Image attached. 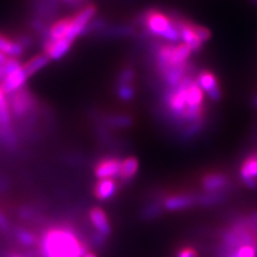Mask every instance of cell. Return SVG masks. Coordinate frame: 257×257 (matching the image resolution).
Segmentation results:
<instances>
[{"label":"cell","instance_id":"7402d4cb","mask_svg":"<svg viewBox=\"0 0 257 257\" xmlns=\"http://www.w3.org/2000/svg\"><path fill=\"white\" fill-rule=\"evenodd\" d=\"M194 29H195L197 37L200 39V41H202L203 43H206L208 40L211 38V32L209 31V29H207L206 27L195 25L194 24Z\"/></svg>","mask_w":257,"mask_h":257},{"label":"cell","instance_id":"3957f363","mask_svg":"<svg viewBox=\"0 0 257 257\" xmlns=\"http://www.w3.org/2000/svg\"><path fill=\"white\" fill-rule=\"evenodd\" d=\"M95 12L96 8L92 5H89L80 10L74 18H71V30L69 35V39L71 41L74 42V40L82 34L86 26L95 15Z\"/></svg>","mask_w":257,"mask_h":257},{"label":"cell","instance_id":"603a6c76","mask_svg":"<svg viewBox=\"0 0 257 257\" xmlns=\"http://www.w3.org/2000/svg\"><path fill=\"white\" fill-rule=\"evenodd\" d=\"M111 122L117 126H127L131 123V119L124 116H117L111 119Z\"/></svg>","mask_w":257,"mask_h":257},{"label":"cell","instance_id":"7a4b0ae2","mask_svg":"<svg viewBox=\"0 0 257 257\" xmlns=\"http://www.w3.org/2000/svg\"><path fill=\"white\" fill-rule=\"evenodd\" d=\"M145 21H146L147 29L151 34L157 37H161L162 39H164L167 32L175 25V20L156 10L148 11Z\"/></svg>","mask_w":257,"mask_h":257},{"label":"cell","instance_id":"f546056e","mask_svg":"<svg viewBox=\"0 0 257 257\" xmlns=\"http://www.w3.org/2000/svg\"><path fill=\"white\" fill-rule=\"evenodd\" d=\"M82 257H96L94 254H92V253H86V254H84Z\"/></svg>","mask_w":257,"mask_h":257},{"label":"cell","instance_id":"2e32d148","mask_svg":"<svg viewBox=\"0 0 257 257\" xmlns=\"http://www.w3.org/2000/svg\"><path fill=\"white\" fill-rule=\"evenodd\" d=\"M226 184H227V177L223 174H209L203 180L204 189L210 192L223 189Z\"/></svg>","mask_w":257,"mask_h":257},{"label":"cell","instance_id":"f1b7e54d","mask_svg":"<svg viewBox=\"0 0 257 257\" xmlns=\"http://www.w3.org/2000/svg\"><path fill=\"white\" fill-rule=\"evenodd\" d=\"M251 219L254 221V223L257 225V211L254 212L252 215H251Z\"/></svg>","mask_w":257,"mask_h":257},{"label":"cell","instance_id":"5b68a950","mask_svg":"<svg viewBox=\"0 0 257 257\" xmlns=\"http://www.w3.org/2000/svg\"><path fill=\"white\" fill-rule=\"evenodd\" d=\"M177 25H178L179 31H180V38L181 42L188 45L192 52H196L200 50V47L203 46V42L200 41V39L197 37L195 29H194V24H192L187 21H176Z\"/></svg>","mask_w":257,"mask_h":257},{"label":"cell","instance_id":"7c38bea8","mask_svg":"<svg viewBox=\"0 0 257 257\" xmlns=\"http://www.w3.org/2000/svg\"><path fill=\"white\" fill-rule=\"evenodd\" d=\"M0 52L4 53L7 57L18 58L24 53V46L16 40L9 39L5 35L0 34Z\"/></svg>","mask_w":257,"mask_h":257},{"label":"cell","instance_id":"9a60e30c","mask_svg":"<svg viewBox=\"0 0 257 257\" xmlns=\"http://www.w3.org/2000/svg\"><path fill=\"white\" fill-rule=\"evenodd\" d=\"M194 197L189 195H176L168 197L165 202L164 206L168 210H180V209L188 208L194 204Z\"/></svg>","mask_w":257,"mask_h":257},{"label":"cell","instance_id":"4316f807","mask_svg":"<svg viewBox=\"0 0 257 257\" xmlns=\"http://www.w3.org/2000/svg\"><path fill=\"white\" fill-rule=\"evenodd\" d=\"M6 99V94H5V92H4V90H3V87H2V85H0V104H2L3 102H4V100Z\"/></svg>","mask_w":257,"mask_h":257},{"label":"cell","instance_id":"5bb4252c","mask_svg":"<svg viewBox=\"0 0 257 257\" xmlns=\"http://www.w3.org/2000/svg\"><path fill=\"white\" fill-rule=\"evenodd\" d=\"M117 191L115 179H99L95 184L94 194L100 200H106L114 196Z\"/></svg>","mask_w":257,"mask_h":257},{"label":"cell","instance_id":"ffe728a7","mask_svg":"<svg viewBox=\"0 0 257 257\" xmlns=\"http://www.w3.org/2000/svg\"><path fill=\"white\" fill-rule=\"evenodd\" d=\"M16 237H18L20 242L24 245H32L36 242V237L31 232L24 229H20L16 232Z\"/></svg>","mask_w":257,"mask_h":257},{"label":"cell","instance_id":"d6a6232c","mask_svg":"<svg viewBox=\"0 0 257 257\" xmlns=\"http://www.w3.org/2000/svg\"><path fill=\"white\" fill-rule=\"evenodd\" d=\"M12 257H22V256H20V255H14V256H12Z\"/></svg>","mask_w":257,"mask_h":257},{"label":"cell","instance_id":"4dcf8cb0","mask_svg":"<svg viewBox=\"0 0 257 257\" xmlns=\"http://www.w3.org/2000/svg\"><path fill=\"white\" fill-rule=\"evenodd\" d=\"M64 2H67V3H77L78 0H64Z\"/></svg>","mask_w":257,"mask_h":257},{"label":"cell","instance_id":"9c48e42d","mask_svg":"<svg viewBox=\"0 0 257 257\" xmlns=\"http://www.w3.org/2000/svg\"><path fill=\"white\" fill-rule=\"evenodd\" d=\"M73 44V42L68 39L58 40V41H48L44 45V54L51 60H58L66 55Z\"/></svg>","mask_w":257,"mask_h":257},{"label":"cell","instance_id":"44dd1931","mask_svg":"<svg viewBox=\"0 0 257 257\" xmlns=\"http://www.w3.org/2000/svg\"><path fill=\"white\" fill-rule=\"evenodd\" d=\"M118 93L120 98L124 101L131 100L134 96V90L131 85H120Z\"/></svg>","mask_w":257,"mask_h":257},{"label":"cell","instance_id":"d4e9b609","mask_svg":"<svg viewBox=\"0 0 257 257\" xmlns=\"http://www.w3.org/2000/svg\"><path fill=\"white\" fill-rule=\"evenodd\" d=\"M177 257H197V253L191 247H184L178 252Z\"/></svg>","mask_w":257,"mask_h":257},{"label":"cell","instance_id":"83f0119b","mask_svg":"<svg viewBox=\"0 0 257 257\" xmlns=\"http://www.w3.org/2000/svg\"><path fill=\"white\" fill-rule=\"evenodd\" d=\"M7 59H8L7 56H6L4 53L0 52V66H2V64H4Z\"/></svg>","mask_w":257,"mask_h":257},{"label":"cell","instance_id":"8992f818","mask_svg":"<svg viewBox=\"0 0 257 257\" xmlns=\"http://www.w3.org/2000/svg\"><path fill=\"white\" fill-rule=\"evenodd\" d=\"M196 83L200 89L207 92L208 96L213 101H218L221 98V89L216 77L209 71H203L199 73Z\"/></svg>","mask_w":257,"mask_h":257},{"label":"cell","instance_id":"484cf974","mask_svg":"<svg viewBox=\"0 0 257 257\" xmlns=\"http://www.w3.org/2000/svg\"><path fill=\"white\" fill-rule=\"evenodd\" d=\"M8 228H9V224H8L6 216L0 212V229L3 231H6Z\"/></svg>","mask_w":257,"mask_h":257},{"label":"cell","instance_id":"836d02e7","mask_svg":"<svg viewBox=\"0 0 257 257\" xmlns=\"http://www.w3.org/2000/svg\"><path fill=\"white\" fill-rule=\"evenodd\" d=\"M256 2H257V0H256Z\"/></svg>","mask_w":257,"mask_h":257},{"label":"cell","instance_id":"52a82bcc","mask_svg":"<svg viewBox=\"0 0 257 257\" xmlns=\"http://www.w3.org/2000/svg\"><path fill=\"white\" fill-rule=\"evenodd\" d=\"M121 162L117 159H104L95 166V176L98 179H115L120 177Z\"/></svg>","mask_w":257,"mask_h":257},{"label":"cell","instance_id":"4fadbf2b","mask_svg":"<svg viewBox=\"0 0 257 257\" xmlns=\"http://www.w3.org/2000/svg\"><path fill=\"white\" fill-rule=\"evenodd\" d=\"M90 220L95 229L98 230L102 236H107L110 232V225L107 216L102 209L93 208L90 211Z\"/></svg>","mask_w":257,"mask_h":257},{"label":"cell","instance_id":"8fae6325","mask_svg":"<svg viewBox=\"0 0 257 257\" xmlns=\"http://www.w3.org/2000/svg\"><path fill=\"white\" fill-rule=\"evenodd\" d=\"M71 30V18H66L54 23L48 31V41H58L62 39H69ZM71 41V40H70ZM73 42V41H72Z\"/></svg>","mask_w":257,"mask_h":257},{"label":"cell","instance_id":"d6986e66","mask_svg":"<svg viewBox=\"0 0 257 257\" xmlns=\"http://www.w3.org/2000/svg\"><path fill=\"white\" fill-rule=\"evenodd\" d=\"M230 250L229 257H257V243H246Z\"/></svg>","mask_w":257,"mask_h":257},{"label":"cell","instance_id":"ba28073f","mask_svg":"<svg viewBox=\"0 0 257 257\" xmlns=\"http://www.w3.org/2000/svg\"><path fill=\"white\" fill-rule=\"evenodd\" d=\"M241 179L245 186L254 189L257 187V154L248 156L240 168Z\"/></svg>","mask_w":257,"mask_h":257},{"label":"cell","instance_id":"cb8c5ba5","mask_svg":"<svg viewBox=\"0 0 257 257\" xmlns=\"http://www.w3.org/2000/svg\"><path fill=\"white\" fill-rule=\"evenodd\" d=\"M134 74L132 70H125L122 72L120 77V85H130V82L133 79Z\"/></svg>","mask_w":257,"mask_h":257},{"label":"cell","instance_id":"e0dca14e","mask_svg":"<svg viewBox=\"0 0 257 257\" xmlns=\"http://www.w3.org/2000/svg\"><path fill=\"white\" fill-rule=\"evenodd\" d=\"M51 61V59L47 57L45 54L43 55H37L36 57L31 58L29 61L23 64L24 70L26 71V73L28 77L32 76L35 73H37L38 71L43 69L45 66H47L48 62Z\"/></svg>","mask_w":257,"mask_h":257},{"label":"cell","instance_id":"ac0fdd59","mask_svg":"<svg viewBox=\"0 0 257 257\" xmlns=\"http://www.w3.org/2000/svg\"><path fill=\"white\" fill-rule=\"evenodd\" d=\"M139 170V162L135 158H126L121 162V171H120V177L124 180L133 178Z\"/></svg>","mask_w":257,"mask_h":257},{"label":"cell","instance_id":"6da1fadb","mask_svg":"<svg viewBox=\"0 0 257 257\" xmlns=\"http://www.w3.org/2000/svg\"><path fill=\"white\" fill-rule=\"evenodd\" d=\"M44 257H82L87 253L73 232L64 228L47 231L41 242Z\"/></svg>","mask_w":257,"mask_h":257},{"label":"cell","instance_id":"30bf717a","mask_svg":"<svg viewBox=\"0 0 257 257\" xmlns=\"http://www.w3.org/2000/svg\"><path fill=\"white\" fill-rule=\"evenodd\" d=\"M11 95V103H9L10 108L14 112L15 116H24L31 107V96L22 89L16 91Z\"/></svg>","mask_w":257,"mask_h":257},{"label":"cell","instance_id":"1f68e13d","mask_svg":"<svg viewBox=\"0 0 257 257\" xmlns=\"http://www.w3.org/2000/svg\"><path fill=\"white\" fill-rule=\"evenodd\" d=\"M254 103H255V106L257 107V95H256V98H255V100H254Z\"/></svg>","mask_w":257,"mask_h":257},{"label":"cell","instance_id":"277c9868","mask_svg":"<svg viewBox=\"0 0 257 257\" xmlns=\"http://www.w3.org/2000/svg\"><path fill=\"white\" fill-rule=\"evenodd\" d=\"M28 78V75L26 73V71L24 70L23 64L15 71L11 72L10 74H8L2 82V87L3 90L6 95H10L16 91H19L22 89V87L25 85L26 80Z\"/></svg>","mask_w":257,"mask_h":257}]
</instances>
